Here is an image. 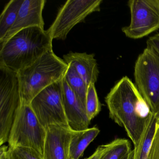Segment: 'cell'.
Returning <instances> with one entry per match:
<instances>
[{
    "instance_id": "14",
    "label": "cell",
    "mask_w": 159,
    "mask_h": 159,
    "mask_svg": "<svg viewBox=\"0 0 159 159\" xmlns=\"http://www.w3.org/2000/svg\"><path fill=\"white\" fill-rule=\"evenodd\" d=\"M99 132L100 130L96 126L82 131H72L70 146V159H80Z\"/></svg>"
},
{
    "instance_id": "21",
    "label": "cell",
    "mask_w": 159,
    "mask_h": 159,
    "mask_svg": "<svg viewBox=\"0 0 159 159\" xmlns=\"http://www.w3.org/2000/svg\"><path fill=\"white\" fill-rule=\"evenodd\" d=\"M148 159H159V118L156 121L155 133Z\"/></svg>"
},
{
    "instance_id": "15",
    "label": "cell",
    "mask_w": 159,
    "mask_h": 159,
    "mask_svg": "<svg viewBox=\"0 0 159 159\" xmlns=\"http://www.w3.org/2000/svg\"><path fill=\"white\" fill-rule=\"evenodd\" d=\"M157 119L151 111L147 116L146 125L138 145L133 149V159H148L155 133Z\"/></svg>"
},
{
    "instance_id": "10",
    "label": "cell",
    "mask_w": 159,
    "mask_h": 159,
    "mask_svg": "<svg viewBox=\"0 0 159 159\" xmlns=\"http://www.w3.org/2000/svg\"><path fill=\"white\" fill-rule=\"evenodd\" d=\"M72 130L69 127L51 125L46 128L44 159H70V146Z\"/></svg>"
},
{
    "instance_id": "11",
    "label": "cell",
    "mask_w": 159,
    "mask_h": 159,
    "mask_svg": "<svg viewBox=\"0 0 159 159\" xmlns=\"http://www.w3.org/2000/svg\"><path fill=\"white\" fill-rule=\"evenodd\" d=\"M46 2L45 0H24L15 23L0 43L25 29L38 27L44 29L43 11Z\"/></svg>"
},
{
    "instance_id": "8",
    "label": "cell",
    "mask_w": 159,
    "mask_h": 159,
    "mask_svg": "<svg viewBox=\"0 0 159 159\" xmlns=\"http://www.w3.org/2000/svg\"><path fill=\"white\" fill-rule=\"evenodd\" d=\"M102 0H68L58 11L53 23L46 31L52 39L65 40L77 24L95 12L100 11Z\"/></svg>"
},
{
    "instance_id": "2",
    "label": "cell",
    "mask_w": 159,
    "mask_h": 159,
    "mask_svg": "<svg viewBox=\"0 0 159 159\" xmlns=\"http://www.w3.org/2000/svg\"><path fill=\"white\" fill-rule=\"evenodd\" d=\"M52 38L38 27L22 30L0 43V64L18 73L53 50Z\"/></svg>"
},
{
    "instance_id": "23",
    "label": "cell",
    "mask_w": 159,
    "mask_h": 159,
    "mask_svg": "<svg viewBox=\"0 0 159 159\" xmlns=\"http://www.w3.org/2000/svg\"><path fill=\"white\" fill-rule=\"evenodd\" d=\"M108 147V143L99 146L92 155L85 159H100L102 155L107 149Z\"/></svg>"
},
{
    "instance_id": "22",
    "label": "cell",
    "mask_w": 159,
    "mask_h": 159,
    "mask_svg": "<svg viewBox=\"0 0 159 159\" xmlns=\"http://www.w3.org/2000/svg\"><path fill=\"white\" fill-rule=\"evenodd\" d=\"M147 43V47L151 48L159 55V33L150 37Z\"/></svg>"
},
{
    "instance_id": "7",
    "label": "cell",
    "mask_w": 159,
    "mask_h": 159,
    "mask_svg": "<svg viewBox=\"0 0 159 159\" xmlns=\"http://www.w3.org/2000/svg\"><path fill=\"white\" fill-rule=\"evenodd\" d=\"M63 79L40 92L30 104L40 122L46 129L51 125L70 128L63 103Z\"/></svg>"
},
{
    "instance_id": "4",
    "label": "cell",
    "mask_w": 159,
    "mask_h": 159,
    "mask_svg": "<svg viewBox=\"0 0 159 159\" xmlns=\"http://www.w3.org/2000/svg\"><path fill=\"white\" fill-rule=\"evenodd\" d=\"M136 86L151 112L159 118V55L147 47L136 61Z\"/></svg>"
},
{
    "instance_id": "18",
    "label": "cell",
    "mask_w": 159,
    "mask_h": 159,
    "mask_svg": "<svg viewBox=\"0 0 159 159\" xmlns=\"http://www.w3.org/2000/svg\"><path fill=\"white\" fill-rule=\"evenodd\" d=\"M108 144L100 159H122L132 150L130 141L125 139H116Z\"/></svg>"
},
{
    "instance_id": "19",
    "label": "cell",
    "mask_w": 159,
    "mask_h": 159,
    "mask_svg": "<svg viewBox=\"0 0 159 159\" xmlns=\"http://www.w3.org/2000/svg\"><path fill=\"white\" fill-rule=\"evenodd\" d=\"M85 110L90 121L101 111V104L98 99L95 84H91L87 87Z\"/></svg>"
},
{
    "instance_id": "20",
    "label": "cell",
    "mask_w": 159,
    "mask_h": 159,
    "mask_svg": "<svg viewBox=\"0 0 159 159\" xmlns=\"http://www.w3.org/2000/svg\"><path fill=\"white\" fill-rule=\"evenodd\" d=\"M8 159H44L36 151L28 148L9 147Z\"/></svg>"
},
{
    "instance_id": "5",
    "label": "cell",
    "mask_w": 159,
    "mask_h": 159,
    "mask_svg": "<svg viewBox=\"0 0 159 159\" xmlns=\"http://www.w3.org/2000/svg\"><path fill=\"white\" fill-rule=\"evenodd\" d=\"M46 135V128L40 122L30 105L22 103L9 135V147L32 149L43 156Z\"/></svg>"
},
{
    "instance_id": "1",
    "label": "cell",
    "mask_w": 159,
    "mask_h": 159,
    "mask_svg": "<svg viewBox=\"0 0 159 159\" xmlns=\"http://www.w3.org/2000/svg\"><path fill=\"white\" fill-rule=\"evenodd\" d=\"M109 117L124 128L134 147L138 145L150 111L135 84L123 77L105 98Z\"/></svg>"
},
{
    "instance_id": "25",
    "label": "cell",
    "mask_w": 159,
    "mask_h": 159,
    "mask_svg": "<svg viewBox=\"0 0 159 159\" xmlns=\"http://www.w3.org/2000/svg\"><path fill=\"white\" fill-rule=\"evenodd\" d=\"M134 156V151L131 150L127 155H125L122 159H133Z\"/></svg>"
},
{
    "instance_id": "17",
    "label": "cell",
    "mask_w": 159,
    "mask_h": 159,
    "mask_svg": "<svg viewBox=\"0 0 159 159\" xmlns=\"http://www.w3.org/2000/svg\"><path fill=\"white\" fill-rule=\"evenodd\" d=\"M65 79L73 93L85 108L87 86L82 78L71 66H68Z\"/></svg>"
},
{
    "instance_id": "13",
    "label": "cell",
    "mask_w": 159,
    "mask_h": 159,
    "mask_svg": "<svg viewBox=\"0 0 159 159\" xmlns=\"http://www.w3.org/2000/svg\"><path fill=\"white\" fill-rule=\"evenodd\" d=\"M63 60L68 66L75 69L87 87L91 84L96 82L99 71L94 54L70 52L63 56Z\"/></svg>"
},
{
    "instance_id": "3",
    "label": "cell",
    "mask_w": 159,
    "mask_h": 159,
    "mask_svg": "<svg viewBox=\"0 0 159 159\" xmlns=\"http://www.w3.org/2000/svg\"><path fill=\"white\" fill-rule=\"evenodd\" d=\"M68 65L53 50L18 72L22 103L30 105L40 92L65 77Z\"/></svg>"
},
{
    "instance_id": "12",
    "label": "cell",
    "mask_w": 159,
    "mask_h": 159,
    "mask_svg": "<svg viewBox=\"0 0 159 159\" xmlns=\"http://www.w3.org/2000/svg\"><path fill=\"white\" fill-rule=\"evenodd\" d=\"M63 103L70 128L74 131H82L89 128L90 121L86 110L65 79L62 80Z\"/></svg>"
},
{
    "instance_id": "9",
    "label": "cell",
    "mask_w": 159,
    "mask_h": 159,
    "mask_svg": "<svg viewBox=\"0 0 159 159\" xmlns=\"http://www.w3.org/2000/svg\"><path fill=\"white\" fill-rule=\"evenodd\" d=\"M131 23L122 28L130 39H141L159 29V0H130Z\"/></svg>"
},
{
    "instance_id": "6",
    "label": "cell",
    "mask_w": 159,
    "mask_h": 159,
    "mask_svg": "<svg viewBox=\"0 0 159 159\" xmlns=\"http://www.w3.org/2000/svg\"><path fill=\"white\" fill-rule=\"evenodd\" d=\"M22 104L18 73L0 64V145L8 142L16 112Z\"/></svg>"
},
{
    "instance_id": "24",
    "label": "cell",
    "mask_w": 159,
    "mask_h": 159,
    "mask_svg": "<svg viewBox=\"0 0 159 159\" xmlns=\"http://www.w3.org/2000/svg\"><path fill=\"white\" fill-rule=\"evenodd\" d=\"M9 147L6 145L1 146L0 148V159H8V150Z\"/></svg>"
},
{
    "instance_id": "16",
    "label": "cell",
    "mask_w": 159,
    "mask_h": 159,
    "mask_svg": "<svg viewBox=\"0 0 159 159\" xmlns=\"http://www.w3.org/2000/svg\"><path fill=\"white\" fill-rule=\"evenodd\" d=\"M24 0H11L0 16V41L2 40L16 21Z\"/></svg>"
}]
</instances>
